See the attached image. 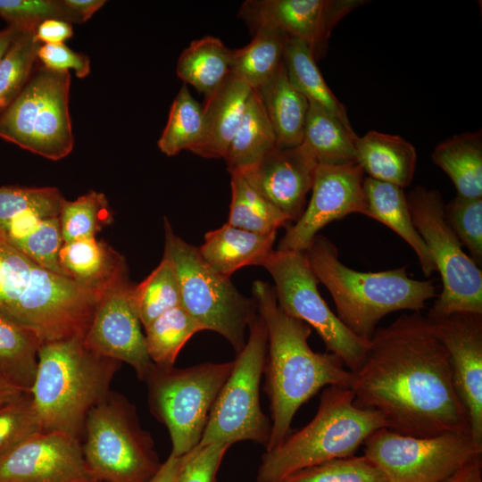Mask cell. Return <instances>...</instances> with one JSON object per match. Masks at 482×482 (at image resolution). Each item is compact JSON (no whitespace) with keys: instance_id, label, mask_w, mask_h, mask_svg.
Instances as JSON below:
<instances>
[{"instance_id":"1","label":"cell","mask_w":482,"mask_h":482,"mask_svg":"<svg viewBox=\"0 0 482 482\" xmlns=\"http://www.w3.org/2000/svg\"><path fill=\"white\" fill-rule=\"evenodd\" d=\"M352 371L354 403L374 409L386 428L404 436L470 434L467 412L453 386L449 355L420 312L377 328Z\"/></svg>"},{"instance_id":"2","label":"cell","mask_w":482,"mask_h":482,"mask_svg":"<svg viewBox=\"0 0 482 482\" xmlns=\"http://www.w3.org/2000/svg\"><path fill=\"white\" fill-rule=\"evenodd\" d=\"M252 292L268 333L264 371L272 421L265 447L271 451L289 435L294 416L304 403L326 386L350 388L353 372L337 355L312 351L308 343L312 328L279 307L272 285L256 280Z\"/></svg>"},{"instance_id":"3","label":"cell","mask_w":482,"mask_h":482,"mask_svg":"<svg viewBox=\"0 0 482 482\" xmlns=\"http://www.w3.org/2000/svg\"><path fill=\"white\" fill-rule=\"evenodd\" d=\"M101 295L39 266L0 229V314L34 331L41 344L84 338Z\"/></svg>"},{"instance_id":"4","label":"cell","mask_w":482,"mask_h":482,"mask_svg":"<svg viewBox=\"0 0 482 482\" xmlns=\"http://www.w3.org/2000/svg\"><path fill=\"white\" fill-rule=\"evenodd\" d=\"M121 362L89 350L83 338L42 344L30 396L41 432L81 441L89 411L111 391Z\"/></svg>"},{"instance_id":"5","label":"cell","mask_w":482,"mask_h":482,"mask_svg":"<svg viewBox=\"0 0 482 482\" xmlns=\"http://www.w3.org/2000/svg\"><path fill=\"white\" fill-rule=\"evenodd\" d=\"M305 253L317 279L329 291L338 319L366 340L386 315L401 310L420 312L436 295L433 280L410 278L405 266L376 272L347 267L336 245L320 234Z\"/></svg>"},{"instance_id":"6","label":"cell","mask_w":482,"mask_h":482,"mask_svg":"<svg viewBox=\"0 0 482 482\" xmlns=\"http://www.w3.org/2000/svg\"><path fill=\"white\" fill-rule=\"evenodd\" d=\"M386 428L379 411L354 403L351 388L328 386L314 418L262 457L256 479L278 482L303 469L354 455L376 430Z\"/></svg>"},{"instance_id":"7","label":"cell","mask_w":482,"mask_h":482,"mask_svg":"<svg viewBox=\"0 0 482 482\" xmlns=\"http://www.w3.org/2000/svg\"><path fill=\"white\" fill-rule=\"evenodd\" d=\"M163 255L176 270L180 306L204 329L225 337L238 354L245 345V330L258 314L253 298L242 295L230 280L211 269L201 258L197 247L177 236L164 220Z\"/></svg>"},{"instance_id":"8","label":"cell","mask_w":482,"mask_h":482,"mask_svg":"<svg viewBox=\"0 0 482 482\" xmlns=\"http://www.w3.org/2000/svg\"><path fill=\"white\" fill-rule=\"evenodd\" d=\"M83 436V454L97 482H149L161 467L135 406L116 392L89 411Z\"/></svg>"},{"instance_id":"9","label":"cell","mask_w":482,"mask_h":482,"mask_svg":"<svg viewBox=\"0 0 482 482\" xmlns=\"http://www.w3.org/2000/svg\"><path fill=\"white\" fill-rule=\"evenodd\" d=\"M234 361L179 369L154 364L144 380L152 414L168 429L170 454L180 457L200 443L214 402Z\"/></svg>"},{"instance_id":"10","label":"cell","mask_w":482,"mask_h":482,"mask_svg":"<svg viewBox=\"0 0 482 482\" xmlns=\"http://www.w3.org/2000/svg\"><path fill=\"white\" fill-rule=\"evenodd\" d=\"M70 87V71H51L39 63L0 114V138L52 161L68 156L74 146Z\"/></svg>"},{"instance_id":"11","label":"cell","mask_w":482,"mask_h":482,"mask_svg":"<svg viewBox=\"0 0 482 482\" xmlns=\"http://www.w3.org/2000/svg\"><path fill=\"white\" fill-rule=\"evenodd\" d=\"M248 328V340L237 354L232 371L214 402L199 446L217 443L231 445L240 441L266 446L269 442L271 422L260 404L268 333L259 312Z\"/></svg>"},{"instance_id":"12","label":"cell","mask_w":482,"mask_h":482,"mask_svg":"<svg viewBox=\"0 0 482 482\" xmlns=\"http://www.w3.org/2000/svg\"><path fill=\"white\" fill-rule=\"evenodd\" d=\"M414 227L422 237L442 279V290L427 316L467 312L482 314V271L464 253L445 217L436 189L417 186L406 195Z\"/></svg>"},{"instance_id":"13","label":"cell","mask_w":482,"mask_h":482,"mask_svg":"<svg viewBox=\"0 0 482 482\" xmlns=\"http://www.w3.org/2000/svg\"><path fill=\"white\" fill-rule=\"evenodd\" d=\"M261 266L271 275L279 307L319 334L327 350L341 359L350 371L362 362L370 340L350 330L326 303L305 252L272 250Z\"/></svg>"},{"instance_id":"14","label":"cell","mask_w":482,"mask_h":482,"mask_svg":"<svg viewBox=\"0 0 482 482\" xmlns=\"http://www.w3.org/2000/svg\"><path fill=\"white\" fill-rule=\"evenodd\" d=\"M364 455L388 482H444L478 452L468 433L411 436L381 428L364 442Z\"/></svg>"},{"instance_id":"15","label":"cell","mask_w":482,"mask_h":482,"mask_svg":"<svg viewBox=\"0 0 482 482\" xmlns=\"http://www.w3.org/2000/svg\"><path fill=\"white\" fill-rule=\"evenodd\" d=\"M133 287L127 267L102 292L83 343L101 356L128 363L145 380L154 363L132 301Z\"/></svg>"},{"instance_id":"16","label":"cell","mask_w":482,"mask_h":482,"mask_svg":"<svg viewBox=\"0 0 482 482\" xmlns=\"http://www.w3.org/2000/svg\"><path fill=\"white\" fill-rule=\"evenodd\" d=\"M364 178L356 162L318 164L310 202L300 218L287 228L278 250L305 252L319 231L331 221L352 213L367 216Z\"/></svg>"},{"instance_id":"17","label":"cell","mask_w":482,"mask_h":482,"mask_svg":"<svg viewBox=\"0 0 482 482\" xmlns=\"http://www.w3.org/2000/svg\"><path fill=\"white\" fill-rule=\"evenodd\" d=\"M427 318L448 353L453 386L467 412L470 436L482 453V314L458 312Z\"/></svg>"},{"instance_id":"18","label":"cell","mask_w":482,"mask_h":482,"mask_svg":"<svg viewBox=\"0 0 482 482\" xmlns=\"http://www.w3.org/2000/svg\"><path fill=\"white\" fill-rule=\"evenodd\" d=\"M363 0H247L239 9L252 32L275 28L311 48L314 59L321 58L337 23Z\"/></svg>"},{"instance_id":"19","label":"cell","mask_w":482,"mask_h":482,"mask_svg":"<svg viewBox=\"0 0 482 482\" xmlns=\"http://www.w3.org/2000/svg\"><path fill=\"white\" fill-rule=\"evenodd\" d=\"M0 482H97L81 441L62 432H39L0 457Z\"/></svg>"},{"instance_id":"20","label":"cell","mask_w":482,"mask_h":482,"mask_svg":"<svg viewBox=\"0 0 482 482\" xmlns=\"http://www.w3.org/2000/svg\"><path fill=\"white\" fill-rule=\"evenodd\" d=\"M318 162L307 147H275L243 177L271 204L296 221L305 209Z\"/></svg>"},{"instance_id":"21","label":"cell","mask_w":482,"mask_h":482,"mask_svg":"<svg viewBox=\"0 0 482 482\" xmlns=\"http://www.w3.org/2000/svg\"><path fill=\"white\" fill-rule=\"evenodd\" d=\"M253 88L230 73L203 108L201 137L190 150L208 159L223 158L242 120Z\"/></svg>"},{"instance_id":"22","label":"cell","mask_w":482,"mask_h":482,"mask_svg":"<svg viewBox=\"0 0 482 482\" xmlns=\"http://www.w3.org/2000/svg\"><path fill=\"white\" fill-rule=\"evenodd\" d=\"M276 235L257 234L225 223L208 231L197 250L211 269L230 277L245 266L261 265L274 250Z\"/></svg>"},{"instance_id":"23","label":"cell","mask_w":482,"mask_h":482,"mask_svg":"<svg viewBox=\"0 0 482 482\" xmlns=\"http://www.w3.org/2000/svg\"><path fill=\"white\" fill-rule=\"evenodd\" d=\"M356 162L374 179L402 188L411 185L415 172V147L400 136L370 130L355 141Z\"/></svg>"},{"instance_id":"24","label":"cell","mask_w":482,"mask_h":482,"mask_svg":"<svg viewBox=\"0 0 482 482\" xmlns=\"http://www.w3.org/2000/svg\"><path fill=\"white\" fill-rule=\"evenodd\" d=\"M367 217L395 232L415 252L425 277L436 270L432 257L411 220L403 188L370 177L363 180Z\"/></svg>"},{"instance_id":"25","label":"cell","mask_w":482,"mask_h":482,"mask_svg":"<svg viewBox=\"0 0 482 482\" xmlns=\"http://www.w3.org/2000/svg\"><path fill=\"white\" fill-rule=\"evenodd\" d=\"M258 91L273 127L278 147L302 144L309 101L289 82L284 63L277 74Z\"/></svg>"},{"instance_id":"26","label":"cell","mask_w":482,"mask_h":482,"mask_svg":"<svg viewBox=\"0 0 482 482\" xmlns=\"http://www.w3.org/2000/svg\"><path fill=\"white\" fill-rule=\"evenodd\" d=\"M59 259L67 277L99 292L127 268L124 257L96 237L63 243Z\"/></svg>"},{"instance_id":"27","label":"cell","mask_w":482,"mask_h":482,"mask_svg":"<svg viewBox=\"0 0 482 482\" xmlns=\"http://www.w3.org/2000/svg\"><path fill=\"white\" fill-rule=\"evenodd\" d=\"M277 147L273 127L257 90L253 89L242 120L224 155L230 174H243Z\"/></svg>"},{"instance_id":"28","label":"cell","mask_w":482,"mask_h":482,"mask_svg":"<svg viewBox=\"0 0 482 482\" xmlns=\"http://www.w3.org/2000/svg\"><path fill=\"white\" fill-rule=\"evenodd\" d=\"M432 160L451 179L458 196L482 198L481 130L464 132L441 142L434 149Z\"/></svg>"},{"instance_id":"29","label":"cell","mask_w":482,"mask_h":482,"mask_svg":"<svg viewBox=\"0 0 482 482\" xmlns=\"http://www.w3.org/2000/svg\"><path fill=\"white\" fill-rule=\"evenodd\" d=\"M283 63L289 82L310 104L324 109L353 129L345 105L327 85L306 43L289 37L284 50Z\"/></svg>"},{"instance_id":"30","label":"cell","mask_w":482,"mask_h":482,"mask_svg":"<svg viewBox=\"0 0 482 482\" xmlns=\"http://www.w3.org/2000/svg\"><path fill=\"white\" fill-rule=\"evenodd\" d=\"M232 54L220 38L206 36L192 41L181 53L176 72L208 97L231 73Z\"/></svg>"},{"instance_id":"31","label":"cell","mask_w":482,"mask_h":482,"mask_svg":"<svg viewBox=\"0 0 482 482\" xmlns=\"http://www.w3.org/2000/svg\"><path fill=\"white\" fill-rule=\"evenodd\" d=\"M353 129L324 109L309 103L302 144L319 164L341 165L356 162Z\"/></svg>"},{"instance_id":"32","label":"cell","mask_w":482,"mask_h":482,"mask_svg":"<svg viewBox=\"0 0 482 482\" xmlns=\"http://www.w3.org/2000/svg\"><path fill=\"white\" fill-rule=\"evenodd\" d=\"M253 34L248 45L233 50L231 72L253 89H259L278 71L289 37L278 29L268 27Z\"/></svg>"},{"instance_id":"33","label":"cell","mask_w":482,"mask_h":482,"mask_svg":"<svg viewBox=\"0 0 482 482\" xmlns=\"http://www.w3.org/2000/svg\"><path fill=\"white\" fill-rule=\"evenodd\" d=\"M41 345L34 331L0 314V372L23 392L30 393Z\"/></svg>"},{"instance_id":"34","label":"cell","mask_w":482,"mask_h":482,"mask_svg":"<svg viewBox=\"0 0 482 482\" xmlns=\"http://www.w3.org/2000/svg\"><path fill=\"white\" fill-rule=\"evenodd\" d=\"M229 224L253 233L277 234L287 217L256 191L239 173L231 174Z\"/></svg>"},{"instance_id":"35","label":"cell","mask_w":482,"mask_h":482,"mask_svg":"<svg viewBox=\"0 0 482 482\" xmlns=\"http://www.w3.org/2000/svg\"><path fill=\"white\" fill-rule=\"evenodd\" d=\"M204 330L180 305L174 307L145 328L147 353L154 364L171 367L186 343L197 332Z\"/></svg>"},{"instance_id":"36","label":"cell","mask_w":482,"mask_h":482,"mask_svg":"<svg viewBox=\"0 0 482 482\" xmlns=\"http://www.w3.org/2000/svg\"><path fill=\"white\" fill-rule=\"evenodd\" d=\"M132 301L145 328L167 311L180 305V289L172 262L166 256L139 284L134 285Z\"/></svg>"},{"instance_id":"37","label":"cell","mask_w":482,"mask_h":482,"mask_svg":"<svg viewBox=\"0 0 482 482\" xmlns=\"http://www.w3.org/2000/svg\"><path fill=\"white\" fill-rule=\"evenodd\" d=\"M203 127V107L184 84L174 98L166 126L157 142L167 156L191 150L198 142Z\"/></svg>"},{"instance_id":"38","label":"cell","mask_w":482,"mask_h":482,"mask_svg":"<svg viewBox=\"0 0 482 482\" xmlns=\"http://www.w3.org/2000/svg\"><path fill=\"white\" fill-rule=\"evenodd\" d=\"M63 243L96 237L112 221V213L104 194L94 190L73 201L64 200L60 216Z\"/></svg>"},{"instance_id":"39","label":"cell","mask_w":482,"mask_h":482,"mask_svg":"<svg viewBox=\"0 0 482 482\" xmlns=\"http://www.w3.org/2000/svg\"><path fill=\"white\" fill-rule=\"evenodd\" d=\"M41 44L34 32L20 33L0 62V114L23 90L37 65Z\"/></svg>"},{"instance_id":"40","label":"cell","mask_w":482,"mask_h":482,"mask_svg":"<svg viewBox=\"0 0 482 482\" xmlns=\"http://www.w3.org/2000/svg\"><path fill=\"white\" fill-rule=\"evenodd\" d=\"M278 482H388L365 455L333 459L295 471Z\"/></svg>"},{"instance_id":"41","label":"cell","mask_w":482,"mask_h":482,"mask_svg":"<svg viewBox=\"0 0 482 482\" xmlns=\"http://www.w3.org/2000/svg\"><path fill=\"white\" fill-rule=\"evenodd\" d=\"M0 17L20 33H35L38 25L48 19L81 24L63 0H0Z\"/></svg>"},{"instance_id":"42","label":"cell","mask_w":482,"mask_h":482,"mask_svg":"<svg viewBox=\"0 0 482 482\" xmlns=\"http://www.w3.org/2000/svg\"><path fill=\"white\" fill-rule=\"evenodd\" d=\"M445 217L470 257L480 268L482 264V198L456 195L445 204Z\"/></svg>"},{"instance_id":"43","label":"cell","mask_w":482,"mask_h":482,"mask_svg":"<svg viewBox=\"0 0 482 482\" xmlns=\"http://www.w3.org/2000/svg\"><path fill=\"white\" fill-rule=\"evenodd\" d=\"M41 432L30 393L0 408V457Z\"/></svg>"},{"instance_id":"44","label":"cell","mask_w":482,"mask_h":482,"mask_svg":"<svg viewBox=\"0 0 482 482\" xmlns=\"http://www.w3.org/2000/svg\"><path fill=\"white\" fill-rule=\"evenodd\" d=\"M62 237L59 217L43 220L17 247L39 266L66 276L60 264Z\"/></svg>"},{"instance_id":"45","label":"cell","mask_w":482,"mask_h":482,"mask_svg":"<svg viewBox=\"0 0 482 482\" xmlns=\"http://www.w3.org/2000/svg\"><path fill=\"white\" fill-rule=\"evenodd\" d=\"M229 444L197 445L185 454L175 482H217L216 476Z\"/></svg>"},{"instance_id":"46","label":"cell","mask_w":482,"mask_h":482,"mask_svg":"<svg viewBox=\"0 0 482 482\" xmlns=\"http://www.w3.org/2000/svg\"><path fill=\"white\" fill-rule=\"evenodd\" d=\"M39 63L51 71H70L83 79L90 73V59L83 54L75 52L64 43L59 45H42L37 51Z\"/></svg>"},{"instance_id":"47","label":"cell","mask_w":482,"mask_h":482,"mask_svg":"<svg viewBox=\"0 0 482 482\" xmlns=\"http://www.w3.org/2000/svg\"><path fill=\"white\" fill-rule=\"evenodd\" d=\"M73 36L72 24L57 19L41 22L36 29L35 37L42 45H59Z\"/></svg>"},{"instance_id":"48","label":"cell","mask_w":482,"mask_h":482,"mask_svg":"<svg viewBox=\"0 0 482 482\" xmlns=\"http://www.w3.org/2000/svg\"><path fill=\"white\" fill-rule=\"evenodd\" d=\"M63 2L79 17L81 23L89 20L106 3L104 0H63Z\"/></svg>"},{"instance_id":"49","label":"cell","mask_w":482,"mask_h":482,"mask_svg":"<svg viewBox=\"0 0 482 482\" xmlns=\"http://www.w3.org/2000/svg\"><path fill=\"white\" fill-rule=\"evenodd\" d=\"M184 457H176L171 454L161 464L157 473L149 482H175L178 473L184 461Z\"/></svg>"},{"instance_id":"50","label":"cell","mask_w":482,"mask_h":482,"mask_svg":"<svg viewBox=\"0 0 482 482\" xmlns=\"http://www.w3.org/2000/svg\"><path fill=\"white\" fill-rule=\"evenodd\" d=\"M453 478L454 482H482L481 454L470 460Z\"/></svg>"},{"instance_id":"51","label":"cell","mask_w":482,"mask_h":482,"mask_svg":"<svg viewBox=\"0 0 482 482\" xmlns=\"http://www.w3.org/2000/svg\"><path fill=\"white\" fill-rule=\"evenodd\" d=\"M27 394L10 383L0 372V408Z\"/></svg>"},{"instance_id":"52","label":"cell","mask_w":482,"mask_h":482,"mask_svg":"<svg viewBox=\"0 0 482 482\" xmlns=\"http://www.w3.org/2000/svg\"><path fill=\"white\" fill-rule=\"evenodd\" d=\"M19 35L20 32L11 26L0 30V62Z\"/></svg>"},{"instance_id":"53","label":"cell","mask_w":482,"mask_h":482,"mask_svg":"<svg viewBox=\"0 0 482 482\" xmlns=\"http://www.w3.org/2000/svg\"><path fill=\"white\" fill-rule=\"evenodd\" d=\"M444 482H454L453 478H452L451 479H448L446 481H444Z\"/></svg>"},{"instance_id":"54","label":"cell","mask_w":482,"mask_h":482,"mask_svg":"<svg viewBox=\"0 0 482 482\" xmlns=\"http://www.w3.org/2000/svg\"><path fill=\"white\" fill-rule=\"evenodd\" d=\"M99 482H101V481H99Z\"/></svg>"}]
</instances>
